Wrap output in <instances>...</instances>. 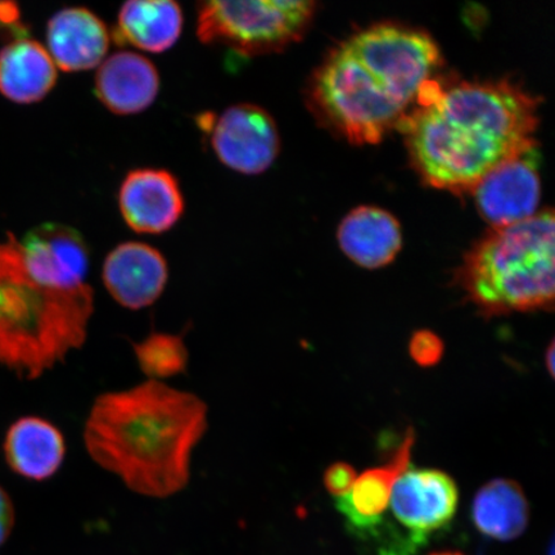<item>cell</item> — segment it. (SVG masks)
Masks as SVG:
<instances>
[{
  "label": "cell",
  "instance_id": "19",
  "mask_svg": "<svg viewBox=\"0 0 555 555\" xmlns=\"http://www.w3.org/2000/svg\"><path fill=\"white\" fill-rule=\"evenodd\" d=\"M57 81V66L43 46L20 39L0 52V92L16 103L44 99Z\"/></svg>",
  "mask_w": 555,
  "mask_h": 555
},
{
  "label": "cell",
  "instance_id": "1",
  "mask_svg": "<svg viewBox=\"0 0 555 555\" xmlns=\"http://www.w3.org/2000/svg\"><path fill=\"white\" fill-rule=\"evenodd\" d=\"M401 122L409 154L435 189L472 192L499 165L535 147L539 103L508 81L428 82Z\"/></svg>",
  "mask_w": 555,
  "mask_h": 555
},
{
  "label": "cell",
  "instance_id": "21",
  "mask_svg": "<svg viewBox=\"0 0 555 555\" xmlns=\"http://www.w3.org/2000/svg\"><path fill=\"white\" fill-rule=\"evenodd\" d=\"M139 367L151 380L165 382L186 371L190 352L184 339L170 333L154 332L133 344Z\"/></svg>",
  "mask_w": 555,
  "mask_h": 555
},
{
  "label": "cell",
  "instance_id": "7",
  "mask_svg": "<svg viewBox=\"0 0 555 555\" xmlns=\"http://www.w3.org/2000/svg\"><path fill=\"white\" fill-rule=\"evenodd\" d=\"M460 504L454 478L435 468L409 467L393 485L390 508L416 550L451 524Z\"/></svg>",
  "mask_w": 555,
  "mask_h": 555
},
{
  "label": "cell",
  "instance_id": "10",
  "mask_svg": "<svg viewBox=\"0 0 555 555\" xmlns=\"http://www.w3.org/2000/svg\"><path fill=\"white\" fill-rule=\"evenodd\" d=\"M535 147L508 159L486 176L472 193L482 218L494 227L530 219L540 203Z\"/></svg>",
  "mask_w": 555,
  "mask_h": 555
},
{
  "label": "cell",
  "instance_id": "18",
  "mask_svg": "<svg viewBox=\"0 0 555 555\" xmlns=\"http://www.w3.org/2000/svg\"><path fill=\"white\" fill-rule=\"evenodd\" d=\"M183 23L182 9L171 0H131L120 9L113 38L120 46L163 53L176 46Z\"/></svg>",
  "mask_w": 555,
  "mask_h": 555
},
{
  "label": "cell",
  "instance_id": "24",
  "mask_svg": "<svg viewBox=\"0 0 555 555\" xmlns=\"http://www.w3.org/2000/svg\"><path fill=\"white\" fill-rule=\"evenodd\" d=\"M15 506H13L9 492L0 488V546L10 538L13 526H15Z\"/></svg>",
  "mask_w": 555,
  "mask_h": 555
},
{
  "label": "cell",
  "instance_id": "6",
  "mask_svg": "<svg viewBox=\"0 0 555 555\" xmlns=\"http://www.w3.org/2000/svg\"><path fill=\"white\" fill-rule=\"evenodd\" d=\"M315 13L310 0L258 2H201L197 37L245 57L281 52L301 39Z\"/></svg>",
  "mask_w": 555,
  "mask_h": 555
},
{
  "label": "cell",
  "instance_id": "14",
  "mask_svg": "<svg viewBox=\"0 0 555 555\" xmlns=\"http://www.w3.org/2000/svg\"><path fill=\"white\" fill-rule=\"evenodd\" d=\"M47 41L55 66L66 73H79L102 64L111 37L106 24L92 11L72 7L51 18Z\"/></svg>",
  "mask_w": 555,
  "mask_h": 555
},
{
  "label": "cell",
  "instance_id": "3",
  "mask_svg": "<svg viewBox=\"0 0 555 555\" xmlns=\"http://www.w3.org/2000/svg\"><path fill=\"white\" fill-rule=\"evenodd\" d=\"M439 64L440 51L429 35L373 26L330 54L312 78L310 101L350 142L378 143L405 119Z\"/></svg>",
  "mask_w": 555,
  "mask_h": 555
},
{
  "label": "cell",
  "instance_id": "5",
  "mask_svg": "<svg viewBox=\"0 0 555 555\" xmlns=\"http://www.w3.org/2000/svg\"><path fill=\"white\" fill-rule=\"evenodd\" d=\"M552 210L491 228L457 269L455 282L485 319L554 308L555 234Z\"/></svg>",
  "mask_w": 555,
  "mask_h": 555
},
{
  "label": "cell",
  "instance_id": "26",
  "mask_svg": "<svg viewBox=\"0 0 555 555\" xmlns=\"http://www.w3.org/2000/svg\"><path fill=\"white\" fill-rule=\"evenodd\" d=\"M431 555H464V554L456 553V552H440V553H434Z\"/></svg>",
  "mask_w": 555,
  "mask_h": 555
},
{
  "label": "cell",
  "instance_id": "4",
  "mask_svg": "<svg viewBox=\"0 0 555 555\" xmlns=\"http://www.w3.org/2000/svg\"><path fill=\"white\" fill-rule=\"evenodd\" d=\"M94 291H59L27 272L18 241L0 242V363L37 379L87 343Z\"/></svg>",
  "mask_w": 555,
  "mask_h": 555
},
{
  "label": "cell",
  "instance_id": "13",
  "mask_svg": "<svg viewBox=\"0 0 555 555\" xmlns=\"http://www.w3.org/2000/svg\"><path fill=\"white\" fill-rule=\"evenodd\" d=\"M119 206L125 223L137 233L162 234L176 225L184 211L176 177L163 169H138L120 186Z\"/></svg>",
  "mask_w": 555,
  "mask_h": 555
},
{
  "label": "cell",
  "instance_id": "8",
  "mask_svg": "<svg viewBox=\"0 0 555 555\" xmlns=\"http://www.w3.org/2000/svg\"><path fill=\"white\" fill-rule=\"evenodd\" d=\"M205 122L219 162L243 176L267 171L280 155L281 139L275 121L256 104H234L217 119H205Z\"/></svg>",
  "mask_w": 555,
  "mask_h": 555
},
{
  "label": "cell",
  "instance_id": "2",
  "mask_svg": "<svg viewBox=\"0 0 555 555\" xmlns=\"http://www.w3.org/2000/svg\"><path fill=\"white\" fill-rule=\"evenodd\" d=\"M207 428L203 399L147 379L96 397L82 440L90 460L130 491L168 499L189 486L192 456Z\"/></svg>",
  "mask_w": 555,
  "mask_h": 555
},
{
  "label": "cell",
  "instance_id": "22",
  "mask_svg": "<svg viewBox=\"0 0 555 555\" xmlns=\"http://www.w3.org/2000/svg\"><path fill=\"white\" fill-rule=\"evenodd\" d=\"M442 339L435 332L421 330L413 333L409 343V352L416 364L431 367L441 362L443 357Z\"/></svg>",
  "mask_w": 555,
  "mask_h": 555
},
{
  "label": "cell",
  "instance_id": "17",
  "mask_svg": "<svg viewBox=\"0 0 555 555\" xmlns=\"http://www.w3.org/2000/svg\"><path fill=\"white\" fill-rule=\"evenodd\" d=\"M337 240L343 253L365 269L387 267L402 246L399 221L379 207L360 206L339 224Z\"/></svg>",
  "mask_w": 555,
  "mask_h": 555
},
{
  "label": "cell",
  "instance_id": "20",
  "mask_svg": "<svg viewBox=\"0 0 555 555\" xmlns=\"http://www.w3.org/2000/svg\"><path fill=\"white\" fill-rule=\"evenodd\" d=\"M472 520L485 537L499 541L515 540L529 526V501L516 481L495 478L477 491L472 503Z\"/></svg>",
  "mask_w": 555,
  "mask_h": 555
},
{
  "label": "cell",
  "instance_id": "9",
  "mask_svg": "<svg viewBox=\"0 0 555 555\" xmlns=\"http://www.w3.org/2000/svg\"><path fill=\"white\" fill-rule=\"evenodd\" d=\"M18 248L27 272L44 286L59 291L87 286L89 248L74 228L40 225L18 241Z\"/></svg>",
  "mask_w": 555,
  "mask_h": 555
},
{
  "label": "cell",
  "instance_id": "12",
  "mask_svg": "<svg viewBox=\"0 0 555 555\" xmlns=\"http://www.w3.org/2000/svg\"><path fill=\"white\" fill-rule=\"evenodd\" d=\"M102 280L111 297L129 310L154 305L169 281V267L162 253L142 242H125L107 255Z\"/></svg>",
  "mask_w": 555,
  "mask_h": 555
},
{
  "label": "cell",
  "instance_id": "15",
  "mask_svg": "<svg viewBox=\"0 0 555 555\" xmlns=\"http://www.w3.org/2000/svg\"><path fill=\"white\" fill-rule=\"evenodd\" d=\"M159 76L149 59L133 52L109 55L95 75V95L116 115L143 113L157 99Z\"/></svg>",
  "mask_w": 555,
  "mask_h": 555
},
{
  "label": "cell",
  "instance_id": "16",
  "mask_svg": "<svg viewBox=\"0 0 555 555\" xmlns=\"http://www.w3.org/2000/svg\"><path fill=\"white\" fill-rule=\"evenodd\" d=\"M67 453L64 434L53 423L40 416H24L7 433V463L17 475L34 481L53 477L65 462Z\"/></svg>",
  "mask_w": 555,
  "mask_h": 555
},
{
  "label": "cell",
  "instance_id": "25",
  "mask_svg": "<svg viewBox=\"0 0 555 555\" xmlns=\"http://www.w3.org/2000/svg\"><path fill=\"white\" fill-rule=\"evenodd\" d=\"M554 353H555V347H554V341H552L551 345L547 346V349H546V352H545V365H546V370H547V372H550L552 378H554V370H555V366H554V362H555Z\"/></svg>",
  "mask_w": 555,
  "mask_h": 555
},
{
  "label": "cell",
  "instance_id": "11",
  "mask_svg": "<svg viewBox=\"0 0 555 555\" xmlns=\"http://www.w3.org/2000/svg\"><path fill=\"white\" fill-rule=\"evenodd\" d=\"M414 443V429L408 428L390 461L384 466L363 472L351 490L336 499L338 512L345 517L352 535L359 540L373 541L384 527L393 485L411 467Z\"/></svg>",
  "mask_w": 555,
  "mask_h": 555
},
{
  "label": "cell",
  "instance_id": "23",
  "mask_svg": "<svg viewBox=\"0 0 555 555\" xmlns=\"http://www.w3.org/2000/svg\"><path fill=\"white\" fill-rule=\"evenodd\" d=\"M357 478V470L351 464L338 462L324 472L323 482L330 494L338 499L351 490Z\"/></svg>",
  "mask_w": 555,
  "mask_h": 555
}]
</instances>
